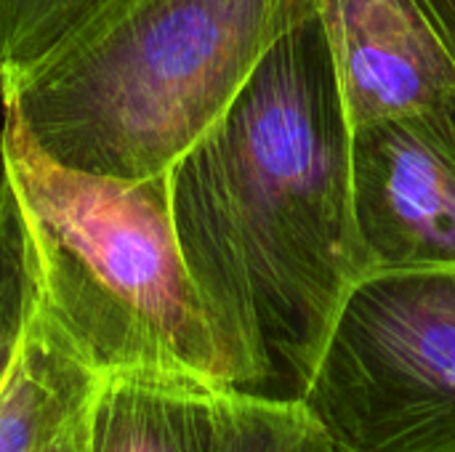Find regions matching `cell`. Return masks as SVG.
<instances>
[{
    "label": "cell",
    "mask_w": 455,
    "mask_h": 452,
    "mask_svg": "<svg viewBox=\"0 0 455 452\" xmlns=\"http://www.w3.org/2000/svg\"><path fill=\"white\" fill-rule=\"evenodd\" d=\"M99 370L37 309L0 384V452H40L85 405Z\"/></svg>",
    "instance_id": "cell-8"
},
{
    "label": "cell",
    "mask_w": 455,
    "mask_h": 452,
    "mask_svg": "<svg viewBox=\"0 0 455 452\" xmlns=\"http://www.w3.org/2000/svg\"><path fill=\"white\" fill-rule=\"evenodd\" d=\"M349 125L455 109V64L416 0H317Z\"/></svg>",
    "instance_id": "cell-6"
},
{
    "label": "cell",
    "mask_w": 455,
    "mask_h": 452,
    "mask_svg": "<svg viewBox=\"0 0 455 452\" xmlns=\"http://www.w3.org/2000/svg\"><path fill=\"white\" fill-rule=\"evenodd\" d=\"M315 13L317 0H101L45 53L3 67V107L64 165L160 176Z\"/></svg>",
    "instance_id": "cell-2"
},
{
    "label": "cell",
    "mask_w": 455,
    "mask_h": 452,
    "mask_svg": "<svg viewBox=\"0 0 455 452\" xmlns=\"http://www.w3.org/2000/svg\"><path fill=\"white\" fill-rule=\"evenodd\" d=\"M328 440L299 402L229 394L219 452H325Z\"/></svg>",
    "instance_id": "cell-9"
},
{
    "label": "cell",
    "mask_w": 455,
    "mask_h": 452,
    "mask_svg": "<svg viewBox=\"0 0 455 452\" xmlns=\"http://www.w3.org/2000/svg\"><path fill=\"white\" fill-rule=\"evenodd\" d=\"M349 149L333 51L315 13L168 170L176 240L240 394L301 402L363 280Z\"/></svg>",
    "instance_id": "cell-1"
},
{
    "label": "cell",
    "mask_w": 455,
    "mask_h": 452,
    "mask_svg": "<svg viewBox=\"0 0 455 452\" xmlns=\"http://www.w3.org/2000/svg\"><path fill=\"white\" fill-rule=\"evenodd\" d=\"M0 165L24 218L35 304L99 373L160 368L232 389L176 240L168 170L123 178L64 165L8 107Z\"/></svg>",
    "instance_id": "cell-3"
},
{
    "label": "cell",
    "mask_w": 455,
    "mask_h": 452,
    "mask_svg": "<svg viewBox=\"0 0 455 452\" xmlns=\"http://www.w3.org/2000/svg\"><path fill=\"white\" fill-rule=\"evenodd\" d=\"M232 389L181 370H101L88 397V452H219Z\"/></svg>",
    "instance_id": "cell-7"
},
{
    "label": "cell",
    "mask_w": 455,
    "mask_h": 452,
    "mask_svg": "<svg viewBox=\"0 0 455 452\" xmlns=\"http://www.w3.org/2000/svg\"><path fill=\"white\" fill-rule=\"evenodd\" d=\"M325 452H339V450H333V448H331V445H328V448H325Z\"/></svg>",
    "instance_id": "cell-15"
},
{
    "label": "cell",
    "mask_w": 455,
    "mask_h": 452,
    "mask_svg": "<svg viewBox=\"0 0 455 452\" xmlns=\"http://www.w3.org/2000/svg\"><path fill=\"white\" fill-rule=\"evenodd\" d=\"M101 0H0V64L21 67L69 29H75Z\"/></svg>",
    "instance_id": "cell-11"
},
{
    "label": "cell",
    "mask_w": 455,
    "mask_h": 452,
    "mask_svg": "<svg viewBox=\"0 0 455 452\" xmlns=\"http://www.w3.org/2000/svg\"><path fill=\"white\" fill-rule=\"evenodd\" d=\"M299 405L339 452H455V266L363 277Z\"/></svg>",
    "instance_id": "cell-4"
},
{
    "label": "cell",
    "mask_w": 455,
    "mask_h": 452,
    "mask_svg": "<svg viewBox=\"0 0 455 452\" xmlns=\"http://www.w3.org/2000/svg\"><path fill=\"white\" fill-rule=\"evenodd\" d=\"M3 99H5V85H3V64H0V112H3Z\"/></svg>",
    "instance_id": "cell-14"
},
{
    "label": "cell",
    "mask_w": 455,
    "mask_h": 452,
    "mask_svg": "<svg viewBox=\"0 0 455 452\" xmlns=\"http://www.w3.org/2000/svg\"><path fill=\"white\" fill-rule=\"evenodd\" d=\"M3 378H5V376H3ZM0 384H3V381H0Z\"/></svg>",
    "instance_id": "cell-16"
},
{
    "label": "cell",
    "mask_w": 455,
    "mask_h": 452,
    "mask_svg": "<svg viewBox=\"0 0 455 452\" xmlns=\"http://www.w3.org/2000/svg\"><path fill=\"white\" fill-rule=\"evenodd\" d=\"M455 64V0H416Z\"/></svg>",
    "instance_id": "cell-12"
},
{
    "label": "cell",
    "mask_w": 455,
    "mask_h": 452,
    "mask_svg": "<svg viewBox=\"0 0 455 452\" xmlns=\"http://www.w3.org/2000/svg\"><path fill=\"white\" fill-rule=\"evenodd\" d=\"M85 413H88V400L80 408V413L75 418H69L64 424V429L40 452H88V421H85Z\"/></svg>",
    "instance_id": "cell-13"
},
{
    "label": "cell",
    "mask_w": 455,
    "mask_h": 452,
    "mask_svg": "<svg viewBox=\"0 0 455 452\" xmlns=\"http://www.w3.org/2000/svg\"><path fill=\"white\" fill-rule=\"evenodd\" d=\"M352 210L363 277L455 266V109L352 128Z\"/></svg>",
    "instance_id": "cell-5"
},
{
    "label": "cell",
    "mask_w": 455,
    "mask_h": 452,
    "mask_svg": "<svg viewBox=\"0 0 455 452\" xmlns=\"http://www.w3.org/2000/svg\"><path fill=\"white\" fill-rule=\"evenodd\" d=\"M35 309V269L13 189L0 165V381Z\"/></svg>",
    "instance_id": "cell-10"
}]
</instances>
